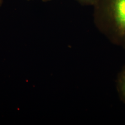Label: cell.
I'll use <instances>...</instances> for the list:
<instances>
[{
	"label": "cell",
	"mask_w": 125,
	"mask_h": 125,
	"mask_svg": "<svg viewBox=\"0 0 125 125\" xmlns=\"http://www.w3.org/2000/svg\"><path fill=\"white\" fill-rule=\"evenodd\" d=\"M114 20L118 29L125 33V0H111Z\"/></svg>",
	"instance_id": "6da1fadb"
},
{
	"label": "cell",
	"mask_w": 125,
	"mask_h": 125,
	"mask_svg": "<svg viewBox=\"0 0 125 125\" xmlns=\"http://www.w3.org/2000/svg\"><path fill=\"white\" fill-rule=\"evenodd\" d=\"M117 87L122 98L125 102V69L121 71L118 76Z\"/></svg>",
	"instance_id": "7a4b0ae2"
},
{
	"label": "cell",
	"mask_w": 125,
	"mask_h": 125,
	"mask_svg": "<svg viewBox=\"0 0 125 125\" xmlns=\"http://www.w3.org/2000/svg\"><path fill=\"white\" fill-rule=\"evenodd\" d=\"M3 0H0V7L2 5V3H3Z\"/></svg>",
	"instance_id": "3957f363"
},
{
	"label": "cell",
	"mask_w": 125,
	"mask_h": 125,
	"mask_svg": "<svg viewBox=\"0 0 125 125\" xmlns=\"http://www.w3.org/2000/svg\"><path fill=\"white\" fill-rule=\"evenodd\" d=\"M42 1H44V2H47V1H49L51 0H42Z\"/></svg>",
	"instance_id": "277c9868"
},
{
	"label": "cell",
	"mask_w": 125,
	"mask_h": 125,
	"mask_svg": "<svg viewBox=\"0 0 125 125\" xmlns=\"http://www.w3.org/2000/svg\"><path fill=\"white\" fill-rule=\"evenodd\" d=\"M83 1H92V0H82Z\"/></svg>",
	"instance_id": "5b68a950"
},
{
	"label": "cell",
	"mask_w": 125,
	"mask_h": 125,
	"mask_svg": "<svg viewBox=\"0 0 125 125\" xmlns=\"http://www.w3.org/2000/svg\"></svg>",
	"instance_id": "8992f818"
}]
</instances>
